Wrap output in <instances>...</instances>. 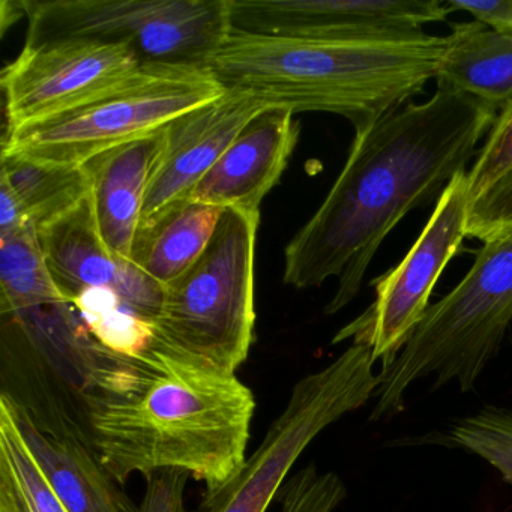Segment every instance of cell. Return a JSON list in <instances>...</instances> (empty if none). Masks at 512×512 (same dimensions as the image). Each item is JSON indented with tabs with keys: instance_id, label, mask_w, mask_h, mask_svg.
<instances>
[{
	"instance_id": "obj_13",
	"label": "cell",
	"mask_w": 512,
	"mask_h": 512,
	"mask_svg": "<svg viewBox=\"0 0 512 512\" xmlns=\"http://www.w3.org/2000/svg\"><path fill=\"white\" fill-rule=\"evenodd\" d=\"M299 140L295 113L271 106L251 119L220 160L200 179L191 199L221 209L260 212Z\"/></svg>"
},
{
	"instance_id": "obj_29",
	"label": "cell",
	"mask_w": 512,
	"mask_h": 512,
	"mask_svg": "<svg viewBox=\"0 0 512 512\" xmlns=\"http://www.w3.org/2000/svg\"><path fill=\"white\" fill-rule=\"evenodd\" d=\"M28 224V217L10 182L4 176H0V236L19 232Z\"/></svg>"
},
{
	"instance_id": "obj_6",
	"label": "cell",
	"mask_w": 512,
	"mask_h": 512,
	"mask_svg": "<svg viewBox=\"0 0 512 512\" xmlns=\"http://www.w3.org/2000/svg\"><path fill=\"white\" fill-rule=\"evenodd\" d=\"M224 92L226 88L203 65L145 62L124 82L92 100L5 133L2 154L83 166L109 149L163 130Z\"/></svg>"
},
{
	"instance_id": "obj_18",
	"label": "cell",
	"mask_w": 512,
	"mask_h": 512,
	"mask_svg": "<svg viewBox=\"0 0 512 512\" xmlns=\"http://www.w3.org/2000/svg\"><path fill=\"white\" fill-rule=\"evenodd\" d=\"M223 209L194 199L173 203L140 224L131 262L158 283H172L197 262L217 230Z\"/></svg>"
},
{
	"instance_id": "obj_4",
	"label": "cell",
	"mask_w": 512,
	"mask_h": 512,
	"mask_svg": "<svg viewBox=\"0 0 512 512\" xmlns=\"http://www.w3.org/2000/svg\"><path fill=\"white\" fill-rule=\"evenodd\" d=\"M512 322V233L487 242L466 277L425 311L394 361L379 373L371 421L403 410L413 383L433 377V389L457 382L472 391Z\"/></svg>"
},
{
	"instance_id": "obj_24",
	"label": "cell",
	"mask_w": 512,
	"mask_h": 512,
	"mask_svg": "<svg viewBox=\"0 0 512 512\" xmlns=\"http://www.w3.org/2000/svg\"><path fill=\"white\" fill-rule=\"evenodd\" d=\"M346 496L337 473L319 472L316 464H308L287 478L277 497L280 512H334Z\"/></svg>"
},
{
	"instance_id": "obj_10",
	"label": "cell",
	"mask_w": 512,
	"mask_h": 512,
	"mask_svg": "<svg viewBox=\"0 0 512 512\" xmlns=\"http://www.w3.org/2000/svg\"><path fill=\"white\" fill-rule=\"evenodd\" d=\"M143 64L128 44L61 40L25 46L2 71L5 133L74 109L124 82Z\"/></svg>"
},
{
	"instance_id": "obj_1",
	"label": "cell",
	"mask_w": 512,
	"mask_h": 512,
	"mask_svg": "<svg viewBox=\"0 0 512 512\" xmlns=\"http://www.w3.org/2000/svg\"><path fill=\"white\" fill-rule=\"evenodd\" d=\"M496 118L491 104L437 89L356 131L334 187L284 251V284L310 289L338 277L325 313L343 310L388 233L412 209L439 200Z\"/></svg>"
},
{
	"instance_id": "obj_16",
	"label": "cell",
	"mask_w": 512,
	"mask_h": 512,
	"mask_svg": "<svg viewBox=\"0 0 512 512\" xmlns=\"http://www.w3.org/2000/svg\"><path fill=\"white\" fill-rule=\"evenodd\" d=\"M53 281L71 305L91 290L113 289L121 260L101 235L89 193L80 205L38 230Z\"/></svg>"
},
{
	"instance_id": "obj_22",
	"label": "cell",
	"mask_w": 512,
	"mask_h": 512,
	"mask_svg": "<svg viewBox=\"0 0 512 512\" xmlns=\"http://www.w3.org/2000/svg\"><path fill=\"white\" fill-rule=\"evenodd\" d=\"M0 479H4L13 488L23 512H68L35 463L10 410L2 403Z\"/></svg>"
},
{
	"instance_id": "obj_19",
	"label": "cell",
	"mask_w": 512,
	"mask_h": 512,
	"mask_svg": "<svg viewBox=\"0 0 512 512\" xmlns=\"http://www.w3.org/2000/svg\"><path fill=\"white\" fill-rule=\"evenodd\" d=\"M0 176L10 182L37 232L73 211L91 193V179L85 166L41 163L2 154Z\"/></svg>"
},
{
	"instance_id": "obj_5",
	"label": "cell",
	"mask_w": 512,
	"mask_h": 512,
	"mask_svg": "<svg viewBox=\"0 0 512 512\" xmlns=\"http://www.w3.org/2000/svg\"><path fill=\"white\" fill-rule=\"evenodd\" d=\"M260 212L223 209L206 250L166 284L151 344L221 373L247 361L256 328L254 260Z\"/></svg>"
},
{
	"instance_id": "obj_27",
	"label": "cell",
	"mask_w": 512,
	"mask_h": 512,
	"mask_svg": "<svg viewBox=\"0 0 512 512\" xmlns=\"http://www.w3.org/2000/svg\"><path fill=\"white\" fill-rule=\"evenodd\" d=\"M190 476L178 470H164L149 476L139 512H187L185 488Z\"/></svg>"
},
{
	"instance_id": "obj_2",
	"label": "cell",
	"mask_w": 512,
	"mask_h": 512,
	"mask_svg": "<svg viewBox=\"0 0 512 512\" xmlns=\"http://www.w3.org/2000/svg\"><path fill=\"white\" fill-rule=\"evenodd\" d=\"M254 412V392L236 374L154 344L137 356L104 347L83 403V436L121 485L134 473L178 470L211 491L247 460Z\"/></svg>"
},
{
	"instance_id": "obj_21",
	"label": "cell",
	"mask_w": 512,
	"mask_h": 512,
	"mask_svg": "<svg viewBox=\"0 0 512 512\" xmlns=\"http://www.w3.org/2000/svg\"><path fill=\"white\" fill-rule=\"evenodd\" d=\"M73 307L82 314L94 340L116 355L137 356L151 344V322L125 307L113 290H91L77 298Z\"/></svg>"
},
{
	"instance_id": "obj_17",
	"label": "cell",
	"mask_w": 512,
	"mask_h": 512,
	"mask_svg": "<svg viewBox=\"0 0 512 512\" xmlns=\"http://www.w3.org/2000/svg\"><path fill=\"white\" fill-rule=\"evenodd\" d=\"M437 89L463 92L494 107L512 101V32L454 23L437 70Z\"/></svg>"
},
{
	"instance_id": "obj_8",
	"label": "cell",
	"mask_w": 512,
	"mask_h": 512,
	"mask_svg": "<svg viewBox=\"0 0 512 512\" xmlns=\"http://www.w3.org/2000/svg\"><path fill=\"white\" fill-rule=\"evenodd\" d=\"M374 364L370 347L352 344L322 370L299 379L253 455L226 484L206 491L197 512L268 511L307 446L374 400L380 386Z\"/></svg>"
},
{
	"instance_id": "obj_9",
	"label": "cell",
	"mask_w": 512,
	"mask_h": 512,
	"mask_svg": "<svg viewBox=\"0 0 512 512\" xmlns=\"http://www.w3.org/2000/svg\"><path fill=\"white\" fill-rule=\"evenodd\" d=\"M472 203L467 172L457 173L436 202L430 220L400 265L374 280L373 304L341 328L332 344L352 340L370 347L382 367L394 361L430 307L431 293L443 269L467 238Z\"/></svg>"
},
{
	"instance_id": "obj_23",
	"label": "cell",
	"mask_w": 512,
	"mask_h": 512,
	"mask_svg": "<svg viewBox=\"0 0 512 512\" xmlns=\"http://www.w3.org/2000/svg\"><path fill=\"white\" fill-rule=\"evenodd\" d=\"M449 440L487 461L512 484V412L484 407L458 419L449 431Z\"/></svg>"
},
{
	"instance_id": "obj_20",
	"label": "cell",
	"mask_w": 512,
	"mask_h": 512,
	"mask_svg": "<svg viewBox=\"0 0 512 512\" xmlns=\"http://www.w3.org/2000/svg\"><path fill=\"white\" fill-rule=\"evenodd\" d=\"M0 289L2 316L70 304L53 281L34 224L0 236Z\"/></svg>"
},
{
	"instance_id": "obj_11",
	"label": "cell",
	"mask_w": 512,
	"mask_h": 512,
	"mask_svg": "<svg viewBox=\"0 0 512 512\" xmlns=\"http://www.w3.org/2000/svg\"><path fill=\"white\" fill-rule=\"evenodd\" d=\"M229 5L233 29L302 40L422 31L451 14L439 0H229Z\"/></svg>"
},
{
	"instance_id": "obj_30",
	"label": "cell",
	"mask_w": 512,
	"mask_h": 512,
	"mask_svg": "<svg viewBox=\"0 0 512 512\" xmlns=\"http://www.w3.org/2000/svg\"><path fill=\"white\" fill-rule=\"evenodd\" d=\"M0 512H23L13 488L4 479H0Z\"/></svg>"
},
{
	"instance_id": "obj_25",
	"label": "cell",
	"mask_w": 512,
	"mask_h": 512,
	"mask_svg": "<svg viewBox=\"0 0 512 512\" xmlns=\"http://www.w3.org/2000/svg\"><path fill=\"white\" fill-rule=\"evenodd\" d=\"M509 172H512V101L497 116L475 164L467 172L472 202Z\"/></svg>"
},
{
	"instance_id": "obj_28",
	"label": "cell",
	"mask_w": 512,
	"mask_h": 512,
	"mask_svg": "<svg viewBox=\"0 0 512 512\" xmlns=\"http://www.w3.org/2000/svg\"><path fill=\"white\" fill-rule=\"evenodd\" d=\"M451 13L464 11L472 14L475 22L482 23L493 31L509 34L512 22V0H446Z\"/></svg>"
},
{
	"instance_id": "obj_3",
	"label": "cell",
	"mask_w": 512,
	"mask_h": 512,
	"mask_svg": "<svg viewBox=\"0 0 512 512\" xmlns=\"http://www.w3.org/2000/svg\"><path fill=\"white\" fill-rule=\"evenodd\" d=\"M445 49L446 37L424 31L302 40L232 28L205 67L226 89L251 92L295 115L344 116L356 133L422 94Z\"/></svg>"
},
{
	"instance_id": "obj_31",
	"label": "cell",
	"mask_w": 512,
	"mask_h": 512,
	"mask_svg": "<svg viewBox=\"0 0 512 512\" xmlns=\"http://www.w3.org/2000/svg\"><path fill=\"white\" fill-rule=\"evenodd\" d=\"M511 32H512V22H511ZM511 32H509V34H511Z\"/></svg>"
},
{
	"instance_id": "obj_12",
	"label": "cell",
	"mask_w": 512,
	"mask_h": 512,
	"mask_svg": "<svg viewBox=\"0 0 512 512\" xmlns=\"http://www.w3.org/2000/svg\"><path fill=\"white\" fill-rule=\"evenodd\" d=\"M268 104L242 89H226L211 103L190 110L167 125L163 160L143 205L142 221L173 203L190 199L200 179L220 160L245 125Z\"/></svg>"
},
{
	"instance_id": "obj_15",
	"label": "cell",
	"mask_w": 512,
	"mask_h": 512,
	"mask_svg": "<svg viewBox=\"0 0 512 512\" xmlns=\"http://www.w3.org/2000/svg\"><path fill=\"white\" fill-rule=\"evenodd\" d=\"M0 403L10 410L35 463L68 512H139L124 485L85 442L40 430L28 410L8 395L2 394Z\"/></svg>"
},
{
	"instance_id": "obj_7",
	"label": "cell",
	"mask_w": 512,
	"mask_h": 512,
	"mask_svg": "<svg viewBox=\"0 0 512 512\" xmlns=\"http://www.w3.org/2000/svg\"><path fill=\"white\" fill-rule=\"evenodd\" d=\"M25 46L61 40L128 44L143 62L203 65L230 29L229 0H20Z\"/></svg>"
},
{
	"instance_id": "obj_26",
	"label": "cell",
	"mask_w": 512,
	"mask_h": 512,
	"mask_svg": "<svg viewBox=\"0 0 512 512\" xmlns=\"http://www.w3.org/2000/svg\"><path fill=\"white\" fill-rule=\"evenodd\" d=\"M466 232L484 244L512 233V172L470 203Z\"/></svg>"
},
{
	"instance_id": "obj_14",
	"label": "cell",
	"mask_w": 512,
	"mask_h": 512,
	"mask_svg": "<svg viewBox=\"0 0 512 512\" xmlns=\"http://www.w3.org/2000/svg\"><path fill=\"white\" fill-rule=\"evenodd\" d=\"M167 127L109 149L83 164L91 179L95 215L104 241L131 260L146 194L166 151Z\"/></svg>"
}]
</instances>
